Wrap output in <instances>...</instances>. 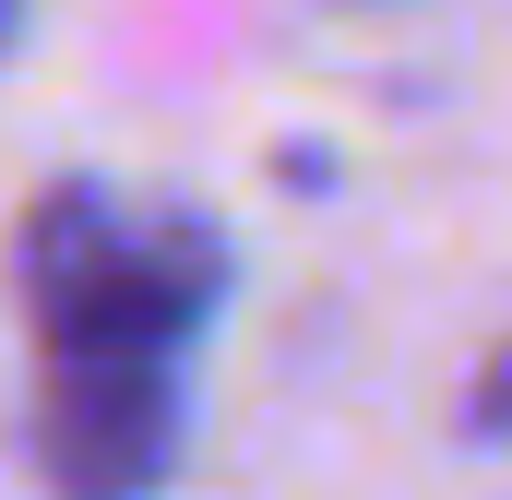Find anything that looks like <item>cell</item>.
I'll use <instances>...</instances> for the list:
<instances>
[{"label": "cell", "mask_w": 512, "mask_h": 500, "mask_svg": "<svg viewBox=\"0 0 512 500\" xmlns=\"http://www.w3.org/2000/svg\"><path fill=\"white\" fill-rule=\"evenodd\" d=\"M24 298H36L48 346L167 358L215 298V250L191 227H131L108 191H48L24 215Z\"/></svg>", "instance_id": "1"}, {"label": "cell", "mask_w": 512, "mask_h": 500, "mask_svg": "<svg viewBox=\"0 0 512 500\" xmlns=\"http://www.w3.org/2000/svg\"><path fill=\"white\" fill-rule=\"evenodd\" d=\"M36 453H48L60 500H143L155 477H167V358L48 346Z\"/></svg>", "instance_id": "2"}, {"label": "cell", "mask_w": 512, "mask_h": 500, "mask_svg": "<svg viewBox=\"0 0 512 500\" xmlns=\"http://www.w3.org/2000/svg\"><path fill=\"white\" fill-rule=\"evenodd\" d=\"M0 36H12V0H0Z\"/></svg>", "instance_id": "3"}]
</instances>
